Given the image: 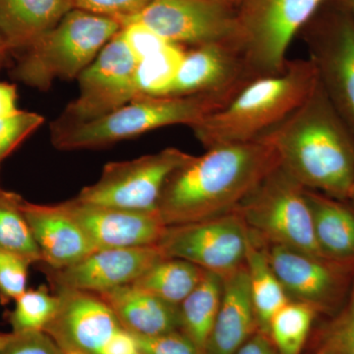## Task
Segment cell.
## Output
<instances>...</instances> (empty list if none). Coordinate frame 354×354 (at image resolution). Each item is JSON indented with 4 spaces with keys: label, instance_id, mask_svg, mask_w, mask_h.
<instances>
[{
    "label": "cell",
    "instance_id": "obj_1",
    "mask_svg": "<svg viewBox=\"0 0 354 354\" xmlns=\"http://www.w3.org/2000/svg\"><path fill=\"white\" fill-rule=\"evenodd\" d=\"M278 167L276 151L262 138L207 149L172 172L158 213L167 227L230 213Z\"/></svg>",
    "mask_w": 354,
    "mask_h": 354
},
{
    "label": "cell",
    "instance_id": "obj_2",
    "mask_svg": "<svg viewBox=\"0 0 354 354\" xmlns=\"http://www.w3.org/2000/svg\"><path fill=\"white\" fill-rule=\"evenodd\" d=\"M260 138L305 189L348 201L354 184V136L320 82L293 113Z\"/></svg>",
    "mask_w": 354,
    "mask_h": 354
},
{
    "label": "cell",
    "instance_id": "obj_3",
    "mask_svg": "<svg viewBox=\"0 0 354 354\" xmlns=\"http://www.w3.org/2000/svg\"><path fill=\"white\" fill-rule=\"evenodd\" d=\"M318 82L310 58L288 59L281 72L254 79L227 104L191 129L206 150L254 141L293 113Z\"/></svg>",
    "mask_w": 354,
    "mask_h": 354
},
{
    "label": "cell",
    "instance_id": "obj_4",
    "mask_svg": "<svg viewBox=\"0 0 354 354\" xmlns=\"http://www.w3.org/2000/svg\"><path fill=\"white\" fill-rule=\"evenodd\" d=\"M237 93L137 97L127 106L99 120L67 127L51 124V142L58 150H90L158 128L171 125L192 127L227 104Z\"/></svg>",
    "mask_w": 354,
    "mask_h": 354
},
{
    "label": "cell",
    "instance_id": "obj_5",
    "mask_svg": "<svg viewBox=\"0 0 354 354\" xmlns=\"http://www.w3.org/2000/svg\"><path fill=\"white\" fill-rule=\"evenodd\" d=\"M121 28L113 18L75 7L22 51L13 76L41 91L48 90L57 79L78 78Z\"/></svg>",
    "mask_w": 354,
    "mask_h": 354
},
{
    "label": "cell",
    "instance_id": "obj_6",
    "mask_svg": "<svg viewBox=\"0 0 354 354\" xmlns=\"http://www.w3.org/2000/svg\"><path fill=\"white\" fill-rule=\"evenodd\" d=\"M330 0H239L235 46L253 79L285 68L290 44Z\"/></svg>",
    "mask_w": 354,
    "mask_h": 354
},
{
    "label": "cell",
    "instance_id": "obj_7",
    "mask_svg": "<svg viewBox=\"0 0 354 354\" xmlns=\"http://www.w3.org/2000/svg\"><path fill=\"white\" fill-rule=\"evenodd\" d=\"M234 211L241 216L249 232L265 245L322 256L317 246L305 188L279 165Z\"/></svg>",
    "mask_w": 354,
    "mask_h": 354
},
{
    "label": "cell",
    "instance_id": "obj_8",
    "mask_svg": "<svg viewBox=\"0 0 354 354\" xmlns=\"http://www.w3.org/2000/svg\"><path fill=\"white\" fill-rule=\"evenodd\" d=\"M192 157L179 149L167 148L134 160L109 162L97 183L84 187L73 199L97 206L157 211L167 179Z\"/></svg>",
    "mask_w": 354,
    "mask_h": 354
},
{
    "label": "cell",
    "instance_id": "obj_9",
    "mask_svg": "<svg viewBox=\"0 0 354 354\" xmlns=\"http://www.w3.org/2000/svg\"><path fill=\"white\" fill-rule=\"evenodd\" d=\"M333 6L307 24L305 41L319 82L354 136V19L337 0Z\"/></svg>",
    "mask_w": 354,
    "mask_h": 354
},
{
    "label": "cell",
    "instance_id": "obj_10",
    "mask_svg": "<svg viewBox=\"0 0 354 354\" xmlns=\"http://www.w3.org/2000/svg\"><path fill=\"white\" fill-rule=\"evenodd\" d=\"M136 66L120 31L78 76V97L53 124L67 127L88 122L127 106L138 97Z\"/></svg>",
    "mask_w": 354,
    "mask_h": 354
},
{
    "label": "cell",
    "instance_id": "obj_11",
    "mask_svg": "<svg viewBox=\"0 0 354 354\" xmlns=\"http://www.w3.org/2000/svg\"><path fill=\"white\" fill-rule=\"evenodd\" d=\"M249 232L235 211L167 227L158 245L165 258H178L225 277L245 264Z\"/></svg>",
    "mask_w": 354,
    "mask_h": 354
},
{
    "label": "cell",
    "instance_id": "obj_12",
    "mask_svg": "<svg viewBox=\"0 0 354 354\" xmlns=\"http://www.w3.org/2000/svg\"><path fill=\"white\" fill-rule=\"evenodd\" d=\"M263 245L290 300L308 304L318 314L334 316L342 308L353 285L354 264L288 247Z\"/></svg>",
    "mask_w": 354,
    "mask_h": 354
},
{
    "label": "cell",
    "instance_id": "obj_13",
    "mask_svg": "<svg viewBox=\"0 0 354 354\" xmlns=\"http://www.w3.org/2000/svg\"><path fill=\"white\" fill-rule=\"evenodd\" d=\"M239 4V0H152L128 22L143 23L167 41L183 46L234 43Z\"/></svg>",
    "mask_w": 354,
    "mask_h": 354
},
{
    "label": "cell",
    "instance_id": "obj_14",
    "mask_svg": "<svg viewBox=\"0 0 354 354\" xmlns=\"http://www.w3.org/2000/svg\"><path fill=\"white\" fill-rule=\"evenodd\" d=\"M158 245L97 249L75 264L62 269L44 268L51 288L102 293L131 285L158 261L164 259Z\"/></svg>",
    "mask_w": 354,
    "mask_h": 354
},
{
    "label": "cell",
    "instance_id": "obj_15",
    "mask_svg": "<svg viewBox=\"0 0 354 354\" xmlns=\"http://www.w3.org/2000/svg\"><path fill=\"white\" fill-rule=\"evenodd\" d=\"M59 297V309L44 332L64 353L95 354L120 327L113 310L97 293L51 288Z\"/></svg>",
    "mask_w": 354,
    "mask_h": 354
},
{
    "label": "cell",
    "instance_id": "obj_16",
    "mask_svg": "<svg viewBox=\"0 0 354 354\" xmlns=\"http://www.w3.org/2000/svg\"><path fill=\"white\" fill-rule=\"evenodd\" d=\"M97 249L157 245L167 225L158 211H133L85 204L75 199L62 203Z\"/></svg>",
    "mask_w": 354,
    "mask_h": 354
},
{
    "label": "cell",
    "instance_id": "obj_17",
    "mask_svg": "<svg viewBox=\"0 0 354 354\" xmlns=\"http://www.w3.org/2000/svg\"><path fill=\"white\" fill-rule=\"evenodd\" d=\"M252 80L234 41L205 44L186 51L169 95L239 92Z\"/></svg>",
    "mask_w": 354,
    "mask_h": 354
},
{
    "label": "cell",
    "instance_id": "obj_18",
    "mask_svg": "<svg viewBox=\"0 0 354 354\" xmlns=\"http://www.w3.org/2000/svg\"><path fill=\"white\" fill-rule=\"evenodd\" d=\"M21 208L41 252V267L62 269L95 250L83 228L62 203L39 205L23 200Z\"/></svg>",
    "mask_w": 354,
    "mask_h": 354
},
{
    "label": "cell",
    "instance_id": "obj_19",
    "mask_svg": "<svg viewBox=\"0 0 354 354\" xmlns=\"http://www.w3.org/2000/svg\"><path fill=\"white\" fill-rule=\"evenodd\" d=\"M258 330L246 266L223 277L220 308L200 354H234Z\"/></svg>",
    "mask_w": 354,
    "mask_h": 354
},
{
    "label": "cell",
    "instance_id": "obj_20",
    "mask_svg": "<svg viewBox=\"0 0 354 354\" xmlns=\"http://www.w3.org/2000/svg\"><path fill=\"white\" fill-rule=\"evenodd\" d=\"M97 295L111 307L121 326L132 334L153 337L180 330L179 306L132 283Z\"/></svg>",
    "mask_w": 354,
    "mask_h": 354
},
{
    "label": "cell",
    "instance_id": "obj_21",
    "mask_svg": "<svg viewBox=\"0 0 354 354\" xmlns=\"http://www.w3.org/2000/svg\"><path fill=\"white\" fill-rule=\"evenodd\" d=\"M74 0H0V36L7 51H23L50 32Z\"/></svg>",
    "mask_w": 354,
    "mask_h": 354
},
{
    "label": "cell",
    "instance_id": "obj_22",
    "mask_svg": "<svg viewBox=\"0 0 354 354\" xmlns=\"http://www.w3.org/2000/svg\"><path fill=\"white\" fill-rule=\"evenodd\" d=\"M314 235L323 257L354 264V208L348 201L305 189Z\"/></svg>",
    "mask_w": 354,
    "mask_h": 354
},
{
    "label": "cell",
    "instance_id": "obj_23",
    "mask_svg": "<svg viewBox=\"0 0 354 354\" xmlns=\"http://www.w3.org/2000/svg\"><path fill=\"white\" fill-rule=\"evenodd\" d=\"M245 266L258 330L268 335L272 317L290 299L272 271L265 246L250 232Z\"/></svg>",
    "mask_w": 354,
    "mask_h": 354
},
{
    "label": "cell",
    "instance_id": "obj_24",
    "mask_svg": "<svg viewBox=\"0 0 354 354\" xmlns=\"http://www.w3.org/2000/svg\"><path fill=\"white\" fill-rule=\"evenodd\" d=\"M223 277L205 271L196 288L179 304L180 330L187 335L201 353L223 297Z\"/></svg>",
    "mask_w": 354,
    "mask_h": 354
},
{
    "label": "cell",
    "instance_id": "obj_25",
    "mask_svg": "<svg viewBox=\"0 0 354 354\" xmlns=\"http://www.w3.org/2000/svg\"><path fill=\"white\" fill-rule=\"evenodd\" d=\"M204 274L205 270L188 261L164 258L144 272L132 285L179 306L196 288Z\"/></svg>",
    "mask_w": 354,
    "mask_h": 354
},
{
    "label": "cell",
    "instance_id": "obj_26",
    "mask_svg": "<svg viewBox=\"0 0 354 354\" xmlns=\"http://www.w3.org/2000/svg\"><path fill=\"white\" fill-rule=\"evenodd\" d=\"M185 53L180 44L167 43L138 62L135 71L138 97H165L171 94Z\"/></svg>",
    "mask_w": 354,
    "mask_h": 354
},
{
    "label": "cell",
    "instance_id": "obj_27",
    "mask_svg": "<svg viewBox=\"0 0 354 354\" xmlns=\"http://www.w3.org/2000/svg\"><path fill=\"white\" fill-rule=\"evenodd\" d=\"M22 202L19 195L0 188V250L39 264L41 252L21 208Z\"/></svg>",
    "mask_w": 354,
    "mask_h": 354
},
{
    "label": "cell",
    "instance_id": "obj_28",
    "mask_svg": "<svg viewBox=\"0 0 354 354\" xmlns=\"http://www.w3.org/2000/svg\"><path fill=\"white\" fill-rule=\"evenodd\" d=\"M318 312L302 302L290 300L272 317L270 339L279 354H301Z\"/></svg>",
    "mask_w": 354,
    "mask_h": 354
},
{
    "label": "cell",
    "instance_id": "obj_29",
    "mask_svg": "<svg viewBox=\"0 0 354 354\" xmlns=\"http://www.w3.org/2000/svg\"><path fill=\"white\" fill-rule=\"evenodd\" d=\"M59 304L57 293L46 286L26 290L7 315L12 333L44 332L57 316Z\"/></svg>",
    "mask_w": 354,
    "mask_h": 354
},
{
    "label": "cell",
    "instance_id": "obj_30",
    "mask_svg": "<svg viewBox=\"0 0 354 354\" xmlns=\"http://www.w3.org/2000/svg\"><path fill=\"white\" fill-rule=\"evenodd\" d=\"M319 348L330 354H354V279L346 302L324 329Z\"/></svg>",
    "mask_w": 354,
    "mask_h": 354
},
{
    "label": "cell",
    "instance_id": "obj_31",
    "mask_svg": "<svg viewBox=\"0 0 354 354\" xmlns=\"http://www.w3.org/2000/svg\"><path fill=\"white\" fill-rule=\"evenodd\" d=\"M44 120L41 114L25 111L0 118V162L36 131Z\"/></svg>",
    "mask_w": 354,
    "mask_h": 354
},
{
    "label": "cell",
    "instance_id": "obj_32",
    "mask_svg": "<svg viewBox=\"0 0 354 354\" xmlns=\"http://www.w3.org/2000/svg\"><path fill=\"white\" fill-rule=\"evenodd\" d=\"M29 261L15 254L0 250V301H15L27 290Z\"/></svg>",
    "mask_w": 354,
    "mask_h": 354
},
{
    "label": "cell",
    "instance_id": "obj_33",
    "mask_svg": "<svg viewBox=\"0 0 354 354\" xmlns=\"http://www.w3.org/2000/svg\"><path fill=\"white\" fill-rule=\"evenodd\" d=\"M120 34L137 64L171 43L138 21H131L123 25Z\"/></svg>",
    "mask_w": 354,
    "mask_h": 354
},
{
    "label": "cell",
    "instance_id": "obj_34",
    "mask_svg": "<svg viewBox=\"0 0 354 354\" xmlns=\"http://www.w3.org/2000/svg\"><path fill=\"white\" fill-rule=\"evenodd\" d=\"M152 0H74L76 8L113 18L121 26L141 13Z\"/></svg>",
    "mask_w": 354,
    "mask_h": 354
},
{
    "label": "cell",
    "instance_id": "obj_35",
    "mask_svg": "<svg viewBox=\"0 0 354 354\" xmlns=\"http://www.w3.org/2000/svg\"><path fill=\"white\" fill-rule=\"evenodd\" d=\"M136 339L140 354H200L189 337L179 330L153 337L136 335Z\"/></svg>",
    "mask_w": 354,
    "mask_h": 354
},
{
    "label": "cell",
    "instance_id": "obj_36",
    "mask_svg": "<svg viewBox=\"0 0 354 354\" xmlns=\"http://www.w3.org/2000/svg\"><path fill=\"white\" fill-rule=\"evenodd\" d=\"M0 354H65L46 332L11 333Z\"/></svg>",
    "mask_w": 354,
    "mask_h": 354
},
{
    "label": "cell",
    "instance_id": "obj_37",
    "mask_svg": "<svg viewBox=\"0 0 354 354\" xmlns=\"http://www.w3.org/2000/svg\"><path fill=\"white\" fill-rule=\"evenodd\" d=\"M95 354H140L136 335L120 327Z\"/></svg>",
    "mask_w": 354,
    "mask_h": 354
},
{
    "label": "cell",
    "instance_id": "obj_38",
    "mask_svg": "<svg viewBox=\"0 0 354 354\" xmlns=\"http://www.w3.org/2000/svg\"><path fill=\"white\" fill-rule=\"evenodd\" d=\"M234 354H279L269 335L256 330Z\"/></svg>",
    "mask_w": 354,
    "mask_h": 354
},
{
    "label": "cell",
    "instance_id": "obj_39",
    "mask_svg": "<svg viewBox=\"0 0 354 354\" xmlns=\"http://www.w3.org/2000/svg\"><path fill=\"white\" fill-rule=\"evenodd\" d=\"M17 91L12 84L0 82V118L17 113Z\"/></svg>",
    "mask_w": 354,
    "mask_h": 354
},
{
    "label": "cell",
    "instance_id": "obj_40",
    "mask_svg": "<svg viewBox=\"0 0 354 354\" xmlns=\"http://www.w3.org/2000/svg\"><path fill=\"white\" fill-rule=\"evenodd\" d=\"M351 13L354 19V0H337Z\"/></svg>",
    "mask_w": 354,
    "mask_h": 354
},
{
    "label": "cell",
    "instance_id": "obj_41",
    "mask_svg": "<svg viewBox=\"0 0 354 354\" xmlns=\"http://www.w3.org/2000/svg\"><path fill=\"white\" fill-rule=\"evenodd\" d=\"M11 334H0V351L6 346V342L10 339Z\"/></svg>",
    "mask_w": 354,
    "mask_h": 354
},
{
    "label": "cell",
    "instance_id": "obj_42",
    "mask_svg": "<svg viewBox=\"0 0 354 354\" xmlns=\"http://www.w3.org/2000/svg\"><path fill=\"white\" fill-rule=\"evenodd\" d=\"M8 51L6 50V44L3 43V39H2L1 36H0V55H7Z\"/></svg>",
    "mask_w": 354,
    "mask_h": 354
},
{
    "label": "cell",
    "instance_id": "obj_43",
    "mask_svg": "<svg viewBox=\"0 0 354 354\" xmlns=\"http://www.w3.org/2000/svg\"><path fill=\"white\" fill-rule=\"evenodd\" d=\"M348 203H349V204H351V206H353V208H354V184H353V189H351V194H349L348 199Z\"/></svg>",
    "mask_w": 354,
    "mask_h": 354
},
{
    "label": "cell",
    "instance_id": "obj_44",
    "mask_svg": "<svg viewBox=\"0 0 354 354\" xmlns=\"http://www.w3.org/2000/svg\"><path fill=\"white\" fill-rule=\"evenodd\" d=\"M65 354H86V353H81V351H66V353H65Z\"/></svg>",
    "mask_w": 354,
    "mask_h": 354
},
{
    "label": "cell",
    "instance_id": "obj_45",
    "mask_svg": "<svg viewBox=\"0 0 354 354\" xmlns=\"http://www.w3.org/2000/svg\"><path fill=\"white\" fill-rule=\"evenodd\" d=\"M315 354H330L328 351H324L322 348H318Z\"/></svg>",
    "mask_w": 354,
    "mask_h": 354
},
{
    "label": "cell",
    "instance_id": "obj_46",
    "mask_svg": "<svg viewBox=\"0 0 354 354\" xmlns=\"http://www.w3.org/2000/svg\"><path fill=\"white\" fill-rule=\"evenodd\" d=\"M4 57H6V55H0V64H1V62L3 60Z\"/></svg>",
    "mask_w": 354,
    "mask_h": 354
}]
</instances>
